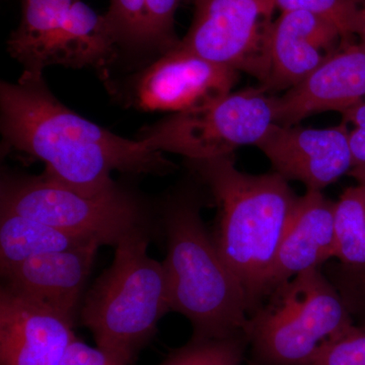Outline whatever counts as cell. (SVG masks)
<instances>
[{"instance_id":"10","label":"cell","mask_w":365,"mask_h":365,"mask_svg":"<svg viewBox=\"0 0 365 365\" xmlns=\"http://www.w3.org/2000/svg\"><path fill=\"white\" fill-rule=\"evenodd\" d=\"M239 72L175 48L127 86L128 104L143 111L180 113L198 109L232 93Z\"/></svg>"},{"instance_id":"21","label":"cell","mask_w":365,"mask_h":365,"mask_svg":"<svg viewBox=\"0 0 365 365\" xmlns=\"http://www.w3.org/2000/svg\"><path fill=\"white\" fill-rule=\"evenodd\" d=\"M276 9L304 11L318 16L337 26L346 39L354 37V7L352 0H273Z\"/></svg>"},{"instance_id":"5","label":"cell","mask_w":365,"mask_h":365,"mask_svg":"<svg viewBox=\"0 0 365 365\" xmlns=\"http://www.w3.org/2000/svg\"><path fill=\"white\" fill-rule=\"evenodd\" d=\"M354 325L342 297L318 268L272 290L250 316L247 334L263 364L311 365Z\"/></svg>"},{"instance_id":"23","label":"cell","mask_w":365,"mask_h":365,"mask_svg":"<svg viewBox=\"0 0 365 365\" xmlns=\"http://www.w3.org/2000/svg\"><path fill=\"white\" fill-rule=\"evenodd\" d=\"M311 365H365V324L351 327L326 346Z\"/></svg>"},{"instance_id":"25","label":"cell","mask_w":365,"mask_h":365,"mask_svg":"<svg viewBox=\"0 0 365 365\" xmlns=\"http://www.w3.org/2000/svg\"><path fill=\"white\" fill-rule=\"evenodd\" d=\"M61 365H126L103 351L100 348H93L74 339L64 355Z\"/></svg>"},{"instance_id":"3","label":"cell","mask_w":365,"mask_h":365,"mask_svg":"<svg viewBox=\"0 0 365 365\" xmlns=\"http://www.w3.org/2000/svg\"><path fill=\"white\" fill-rule=\"evenodd\" d=\"M163 223L170 309L189 319L194 338L247 333V295L218 253L199 203L188 198L170 201L163 211Z\"/></svg>"},{"instance_id":"16","label":"cell","mask_w":365,"mask_h":365,"mask_svg":"<svg viewBox=\"0 0 365 365\" xmlns=\"http://www.w3.org/2000/svg\"><path fill=\"white\" fill-rule=\"evenodd\" d=\"M334 217L335 202L322 191L299 197L271 271L267 297L285 281L335 258Z\"/></svg>"},{"instance_id":"12","label":"cell","mask_w":365,"mask_h":365,"mask_svg":"<svg viewBox=\"0 0 365 365\" xmlns=\"http://www.w3.org/2000/svg\"><path fill=\"white\" fill-rule=\"evenodd\" d=\"M73 319L1 287L0 365H61Z\"/></svg>"},{"instance_id":"15","label":"cell","mask_w":365,"mask_h":365,"mask_svg":"<svg viewBox=\"0 0 365 365\" xmlns=\"http://www.w3.org/2000/svg\"><path fill=\"white\" fill-rule=\"evenodd\" d=\"M100 245L39 255L1 273L2 287L74 319Z\"/></svg>"},{"instance_id":"2","label":"cell","mask_w":365,"mask_h":365,"mask_svg":"<svg viewBox=\"0 0 365 365\" xmlns=\"http://www.w3.org/2000/svg\"><path fill=\"white\" fill-rule=\"evenodd\" d=\"M187 162L217 203L213 241L244 288L251 316L267 297L271 271L299 197L277 173L241 172L234 155Z\"/></svg>"},{"instance_id":"24","label":"cell","mask_w":365,"mask_h":365,"mask_svg":"<svg viewBox=\"0 0 365 365\" xmlns=\"http://www.w3.org/2000/svg\"><path fill=\"white\" fill-rule=\"evenodd\" d=\"M342 123L348 134L353 168L365 165V102L343 113Z\"/></svg>"},{"instance_id":"18","label":"cell","mask_w":365,"mask_h":365,"mask_svg":"<svg viewBox=\"0 0 365 365\" xmlns=\"http://www.w3.org/2000/svg\"><path fill=\"white\" fill-rule=\"evenodd\" d=\"M100 242L16 213L0 212V272L53 252ZM101 246V245H100Z\"/></svg>"},{"instance_id":"7","label":"cell","mask_w":365,"mask_h":365,"mask_svg":"<svg viewBox=\"0 0 365 365\" xmlns=\"http://www.w3.org/2000/svg\"><path fill=\"white\" fill-rule=\"evenodd\" d=\"M6 47L34 76L55 66L105 72L118 56L105 14L83 0H21L20 25Z\"/></svg>"},{"instance_id":"17","label":"cell","mask_w":365,"mask_h":365,"mask_svg":"<svg viewBox=\"0 0 365 365\" xmlns=\"http://www.w3.org/2000/svg\"><path fill=\"white\" fill-rule=\"evenodd\" d=\"M185 0H110L105 14L117 49L160 58L179 45L175 18Z\"/></svg>"},{"instance_id":"20","label":"cell","mask_w":365,"mask_h":365,"mask_svg":"<svg viewBox=\"0 0 365 365\" xmlns=\"http://www.w3.org/2000/svg\"><path fill=\"white\" fill-rule=\"evenodd\" d=\"M248 344L247 333L225 337H192L160 365H241Z\"/></svg>"},{"instance_id":"27","label":"cell","mask_w":365,"mask_h":365,"mask_svg":"<svg viewBox=\"0 0 365 365\" xmlns=\"http://www.w3.org/2000/svg\"><path fill=\"white\" fill-rule=\"evenodd\" d=\"M348 175L354 178L359 184L365 186V165L352 168L351 170L348 173Z\"/></svg>"},{"instance_id":"1","label":"cell","mask_w":365,"mask_h":365,"mask_svg":"<svg viewBox=\"0 0 365 365\" xmlns=\"http://www.w3.org/2000/svg\"><path fill=\"white\" fill-rule=\"evenodd\" d=\"M0 129L14 150L45 163L44 176L88 196L116 188L113 172L165 176L177 169L163 153L79 116L55 97L44 76L23 73L0 86Z\"/></svg>"},{"instance_id":"14","label":"cell","mask_w":365,"mask_h":365,"mask_svg":"<svg viewBox=\"0 0 365 365\" xmlns=\"http://www.w3.org/2000/svg\"><path fill=\"white\" fill-rule=\"evenodd\" d=\"M347 40L325 19L304 11L281 13L271 28L270 74L262 88L269 93L294 88Z\"/></svg>"},{"instance_id":"26","label":"cell","mask_w":365,"mask_h":365,"mask_svg":"<svg viewBox=\"0 0 365 365\" xmlns=\"http://www.w3.org/2000/svg\"><path fill=\"white\" fill-rule=\"evenodd\" d=\"M354 7V35L365 46V0H352Z\"/></svg>"},{"instance_id":"13","label":"cell","mask_w":365,"mask_h":365,"mask_svg":"<svg viewBox=\"0 0 365 365\" xmlns=\"http://www.w3.org/2000/svg\"><path fill=\"white\" fill-rule=\"evenodd\" d=\"M365 102V46L347 40L299 85L275 97V123L297 125L328 111L341 114Z\"/></svg>"},{"instance_id":"11","label":"cell","mask_w":365,"mask_h":365,"mask_svg":"<svg viewBox=\"0 0 365 365\" xmlns=\"http://www.w3.org/2000/svg\"><path fill=\"white\" fill-rule=\"evenodd\" d=\"M275 173L285 180L322 191L353 168L347 131L343 125L328 128L273 124L257 143Z\"/></svg>"},{"instance_id":"4","label":"cell","mask_w":365,"mask_h":365,"mask_svg":"<svg viewBox=\"0 0 365 365\" xmlns=\"http://www.w3.org/2000/svg\"><path fill=\"white\" fill-rule=\"evenodd\" d=\"M150 232L115 247L114 260L83 297L81 321L97 347L126 365L133 364L170 309L163 262L148 254Z\"/></svg>"},{"instance_id":"8","label":"cell","mask_w":365,"mask_h":365,"mask_svg":"<svg viewBox=\"0 0 365 365\" xmlns=\"http://www.w3.org/2000/svg\"><path fill=\"white\" fill-rule=\"evenodd\" d=\"M275 97L262 86L232 91L211 104L144 127L138 139L151 150L191 160L234 155L244 146H256L275 124Z\"/></svg>"},{"instance_id":"19","label":"cell","mask_w":365,"mask_h":365,"mask_svg":"<svg viewBox=\"0 0 365 365\" xmlns=\"http://www.w3.org/2000/svg\"><path fill=\"white\" fill-rule=\"evenodd\" d=\"M335 258L350 266L365 265V186L349 187L335 202Z\"/></svg>"},{"instance_id":"22","label":"cell","mask_w":365,"mask_h":365,"mask_svg":"<svg viewBox=\"0 0 365 365\" xmlns=\"http://www.w3.org/2000/svg\"><path fill=\"white\" fill-rule=\"evenodd\" d=\"M325 274L342 297L353 319L365 324V265L331 263L327 265Z\"/></svg>"},{"instance_id":"6","label":"cell","mask_w":365,"mask_h":365,"mask_svg":"<svg viewBox=\"0 0 365 365\" xmlns=\"http://www.w3.org/2000/svg\"><path fill=\"white\" fill-rule=\"evenodd\" d=\"M0 212L33 218L114 248L132 235L150 232L143 204L121 187L88 196L43 174L2 175Z\"/></svg>"},{"instance_id":"9","label":"cell","mask_w":365,"mask_h":365,"mask_svg":"<svg viewBox=\"0 0 365 365\" xmlns=\"http://www.w3.org/2000/svg\"><path fill=\"white\" fill-rule=\"evenodd\" d=\"M273 0H195L188 33L176 48L246 72L261 86L270 74Z\"/></svg>"}]
</instances>
